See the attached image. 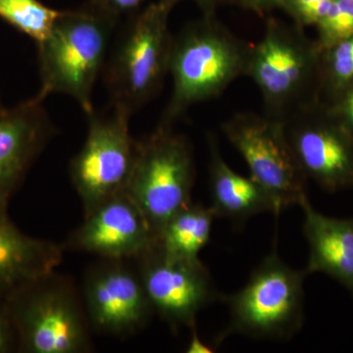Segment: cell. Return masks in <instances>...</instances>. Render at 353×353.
<instances>
[{
  "instance_id": "6da1fadb",
  "label": "cell",
  "mask_w": 353,
  "mask_h": 353,
  "mask_svg": "<svg viewBox=\"0 0 353 353\" xmlns=\"http://www.w3.org/2000/svg\"><path fill=\"white\" fill-rule=\"evenodd\" d=\"M252 48L216 14H202L185 26L173 39L169 69L173 88L160 124L173 126L192 105L220 97L245 76Z\"/></svg>"
},
{
  "instance_id": "7a4b0ae2",
  "label": "cell",
  "mask_w": 353,
  "mask_h": 353,
  "mask_svg": "<svg viewBox=\"0 0 353 353\" xmlns=\"http://www.w3.org/2000/svg\"><path fill=\"white\" fill-rule=\"evenodd\" d=\"M321 50L305 29L269 18L263 37L252 44L246 77L263 101L264 115L284 123L319 101Z\"/></svg>"
},
{
  "instance_id": "3957f363",
  "label": "cell",
  "mask_w": 353,
  "mask_h": 353,
  "mask_svg": "<svg viewBox=\"0 0 353 353\" xmlns=\"http://www.w3.org/2000/svg\"><path fill=\"white\" fill-rule=\"evenodd\" d=\"M18 339V352L88 353L92 328L82 290L68 276L53 271L6 299Z\"/></svg>"
},
{
  "instance_id": "277c9868",
  "label": "cell",
  "mask_w": 353,
  "mask_h": 353,
  "mask_svg": "<svg viewBox=\"0 0 353 353\" xmlns=\"http://www.w3.org/2000/svg\"><path fill=\"white\" fill-rule=\"evenodd\" d=\"M116 25L87 6L61 11L48 38L38 43L39 97L69 95L87 115L94 112L92 92Z\"/></svg>"
},
{
  "instance_id": "5b68a950",
  "label": "cell",
  "mask_w": 353,
  "mask_h": 353,
  "mask_svg": "<svg viewBox=\"0 0 353 353\" xmlns=\"http://www.w3.org/2000/svg\"><path fill=\"white\" fill-rule=\"evenodd\" d=\"M307 275L305 269L296 270L285 263L275 246L246 284L223 299L229 307L230 323L216 343L231 334L289 340L303 325V284Z\"/></svg>"
},
{
  "instance_id": "8992f818",
  "label": "cell",
  "mask_w": 353,
  "mask_h": 353,
  "mask_svg": "<svg viewBox=\"0 0 353 353\" xmlns=\"http://www.w3.org/2000/svg\"><path fill=\"white\" fill-rule=\"evenodd\" d=\"M170 12L159 2L150 4L132 17L121 34L105 65L114 109L132 116L161 90L173 46Z\"/></svg>"
},
{
  "instance_id": "52a82bcc",
  "label": "cell",
  "mask_w": 353,
  "mask_h": 353,
  "mask_svg": "<svg viewBox=\"0 0 353 353\" xmlns=\"http://www.w3.org/2000/svg\"><path fill=\"white\" fill-rule=\"evenodd\" d=\"M196 168L192 145L172 126L158 125L138 141L126 192L158 238L166 223L192 203Z\"/></svg>"
},
{
  "instance_id": "ba28073f",
  "label": "cell",
  "mask_w": 353,
  "mask_h": 353,
  "mask_svg": "<svg viewBox=\"0 0 353 353\" xmlns=\"http://www.w3.org/2000/svg\"><path fill=\"white\" fill-rule=\"evenodd\" d=\"M87 138L70 163V176L87 215L126 192L138 141L130 132L131 116L113 108L110 116L88 115Z\"/></svg>"
},
{
  "instance_id": "9c48e42d",
  "label": "cell",
  "mask_w": 353,
  "mask_h": 353,
  "mask_svg": "<svg viewBox=\"0 0 353 353\" xmlns=\"http://www.w3.org/2000/svg\"><path fill=\"white\" fill-rule=\"evenodd\" d=\"M223 134L240 152L250 175L277 199L283 209L299 205L307 178L287 139L284 123L266 115L238 112L221 125Z\"/></svg>"
},
{
  "instance_id": "30bf717a",
  "label": "cell",
  "mask_w": 353,
  "mask_h": 353,
  "mask_svg": "<svg viewBox=\"0 0 353 353\" xmlns=\"http://www.w3.org/2000/svg\"><path fill=\"white\" fill-rule=\"evenodd\" d=\"M288 141L306 178L329 192L353 187V136L318 101L285 122Z\"/></svg>"
},
{
  "instance_id": "8fae6325",
  "label": "cell",
  "mask_w": 353,
  "mask_h": 353,
  "mask_svg": "<svg viewBox=\"0 0 353 353\" xmlns=\"http://www.w3.org/2000/svg\"><path fill=\"white\" fill-rule=\"evenodd\" d=\"M101 259L85 272L82 296L92 331L126 338L148 326L155 311L138 269Z\"/></svg>"
},
{
  "instance_id": "7c38bea8",
  "label": "cell",
  "mask_w": 353,
  "mask_h": 353,
  "mask_svg": "<svg viewBox=\"0 0 353 353\" xmlns=\"http://www.w3.org/2000/svg\"><path fill=\"white\" fill-rule=\"evenodd\" d=\"M136 260L153 309L172 329L192 328L202 309L220 299L199 259H172L155 248Z\"/></svg>"
},
{
  "instance_id": "4fadbf2b",
  "label": "cell",
  "mask_w": 353,
  "mask_h": 353,
  "mask_svg": "<svg viewBox=\"0 0 353 353\" xmlns=\"http://www.w3.org/2000/svg\"><path fill=\"white\" fill-rule=\"evenodd\" d=\"M157 246V236L127 192L118 194L85 215L64 248L101 259H138Z\"/></svg>"
},
{
  "instance_id": "5bb4252c",
  "label": "cell",
  "mask_w": 353,
  "mask_h": 353,
  "mask_svg": "<svg viewBox=\"0 0 353 353\" xmlns=\"http://www.w3.org/2000/svg\"><path fill=\"white\" fill-rule=\"evenodd\" d=\"M39 95L12 108H0V215L34 160L54 137L55 128Z\"/></svg>"
},
{
  "instance_id": "9a60e30c",
  "label": "cell",
  "mask_w": 353,
  "mask_h": 353,
  "mask_svg": "<svg viewBox=\"0 0 353 353\" xmlns=\"http://www.w3.org/2000/svg\"><path fill=\"white\" fill-rule=\"evenodd\" d=\"M303 234L309 248L307 274L322 273L334 279L353 296V218L330 217L313 208L305 197Z\"/></svg>"
},
{
  "instance_id": "2e32d148",
  "label": "cell",
  "mask_w": 353,
  "mask_h": 353,
  "mask_svg": "<svg viewBox=\"0 0 353 353\" xmlns=\"http://www.w3.org/2000/svg\"><path fill=\"white\" fill-rule=\"evenodd\" d=\"M64 250V245L28 236L8 214L0 215V299L55 271Z\"/></svg>"
},
{
  "instance_id": "e0dca14e",
  "label": "cell",
  "mask_w": 353,
  "mask_h": 353,
  "mask_svg": "<svg viewBox=\"0 0 353 353\" xmlns=\"http://www.w3.org/2000/svg\"><path fill=\"white\" fill-rule=\"evenodd\" d=\"M210 208L216 217L243 221L262 213L280 214L284 209L252 176H243L225 161L213 134L208 137Z\"/></svg>"
},
{
  "instance_id": "ac0fdd59",
  "label": "cell",
  "mask_w": 353,
  "mask_h": 353,
  "mask_svg": "<svg viewBox=\"0 0 353 353\" xmlns=\"http://www.w3.org/2000/svg\"><path fill=\"white\" fill-rule=\"evenodd\" d=\"M216 215L211 208L190 203L166 223L157 250L172 259H196L210 240Z\"/></svg>"
},
{
  "instance_id": "d6986e66",
  "label": "cell",
  "mask_w": 353,
  "mask_h": 353,
  "mask_svg": "<svg viewBox=\"0 0 353 353\" xmlns=\"http://www.w3.org/2000/svg\"><path fill=\"white\" fill-rule=\"evenodd\" d=\"M353 88V36L321 51L319 101L331 104Z\"/></svg>"
},
{
  "instance_id": "ffe728a7",
  "label": "cell",
  "mask_w": 353,
  "mask_h": 353,
  "mask_svg": "<svg viewBox=\"0 0 353 353\" xmlns=\"http://www.w3.org/2000/svg\"><path fill=\"white\" fill-rule=\"evenodd\" d=\"M60 14L39 0H0V18L37 44L48 38Z\"/></svg>"
},
{
  "instance_id": "44dd1931",
  "label": "cell",
  "mask_w": 353,
  "mask_h": 353,
  "mask_svg": "<svg viewBox=\"0 0 353 353\" xmlns=\"http://www.w3.org/2000/svg\"><path fill=\"white\" fill-rule=\"evenodd\" d=\"M315 29V41L321 50L353 36V0H333Z\"/></svg>"
},
{
  "instance_id": "7402d4cb",
  "label": "cell",
  "mask_w": 353,
  "mask_h": 353,
  "mask_svg": "<svg viewBox=\"0 0 353 353\" xmlns=\"http://www.w3.org/2000/svg\"><path fill=\"white\" fill-rule=\"evenodd\" d=\"M332 3L333 0H282L279 9L284 11L292 23L306 29L319 24Z\"/></svg>"
},
{
  "instance_id": "603a6c76",
  "label": "cell",
  "mask_w": 353,
  "mask_h": 353,
  "mask_svg": "<svg viewBox=\"0 0 353 353\" xmlns=\"http://www.w3.org/2000/svg\"><path fill=\"white\" fill-rule=\"evenodd\" d=\"M145 0H88L85 6L117 24L124 16L138 11Z\"/></svg>"
},
{
  "instance_id": "cb8c5ba5",
  "label": "cell",
  "mask_w": 353,
  "mask_h": 353,
  "mask_svg": "<svg viewBox=\"0 0 353 353\" xmlns=\"http://www.w3.org/2000/svg\"><path fill=\"white\" fill-rule=\"evenodd\" d=\"M18 352V339L6 299H0V353Z\"/></svg>"
},
{
  "instance_id": "d4e9b609",
  "label": "cell",
  "mask_w": 353,
  "mask_h": 353,
  "mask_svg": "<svg viewBox=\"0 0 353 353\" xmlns=\"http://www.w3.org/2000/svg\"><path fill=\"white\" fill-rule=\"evenodd\" d=\"M327 105L331 108L343 126L353 136V88L343 92L336 101Z\"/></svg>"
},
{
  "instance_id": "484cf974",
  "label": "cell",
  "mask_w": 353,
  "mask_h": 353,
  "mask_svg": "<svg viewBox=\"0 0 353 353\" xmlns=\"http://www.w3.org/2000/svg\"><path fill=\"white\" fill-rule=\"evenodd\" d=\"M183 1H185V0H159L158 2L165 8L168 9L169 11H172L176 4ZM189 1L194 2L201 8L202 14H204V15L216 14V10L220 6L230 3L234 4V0H189Z\"/></svg>"
},
{
  "instance_id": "4316f807",
  "label": "cell",
  "mask_w": 353,
  "mask_h": 353,
  "mask_svg": "<svg viewBox=\"0 0 353 353\" xmlns=\"http://www.w3.org/2000/svg\"><path fill=\"white\" fill-rule=\"evenodd\" d=\"M281 1L282 0H234V4L259 15H266L279 9Z\"/></svg>"
},
{
  "instance_id": "83f0119b",
  "label": "cell",
  "mask_w": 353,
  "mask_h": 353,
  "mask_svg": "<svg viewBox=\"0 0 353 353\" xmlns=\"http://www.w3.org/2000/svg\"><path fill=\"white\" fill-rule=\"evenodd\" d=\"M190 329V338L189 345L187 347L188 353H209L214 352V347H210L208 343H204L199 336V332H197L196 325L192 326Z\"/></svg>"
}]
</instances>
